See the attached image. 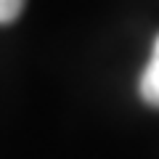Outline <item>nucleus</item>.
<instances>
[{
    "instance_id": "obj_1",
    "label": "nucleus",
    "mask_w": 159,
    "mask_h": 159,
    "mask_svg": "<svg viewBox=\"0 0 159 159\" xmlns=\"http://www.w3.org/2000/svg\"><path fill=\"white\" fill-rule=\"evenodd\" d=\"M138 93H141V98L148 106L159 109V34H157V40H154L151 56H148L146 66H143L141 82H138Z\"/></svg>"
},
{
    "instance_id": "obj_2",
    "label": "nucleus",
    "mask_w": 159,
    "mask_h": 159,
    "mask_svg": "<svg viewBox=\"0 0 159 159\" xmlns=\"http://www.w3.org/2000/svg\"><path fill=\"white\" fill-rule=\"evenodd\" d=\"M24 0H0V24H11L19 19Z\"/></svg>"
}]
</instances>
